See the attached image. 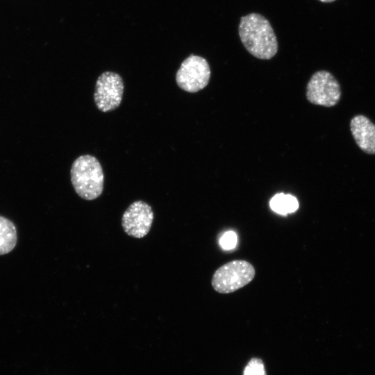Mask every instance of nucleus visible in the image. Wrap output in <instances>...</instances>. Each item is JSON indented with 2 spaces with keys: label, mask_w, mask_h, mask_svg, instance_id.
Returning <instances> with one entry per match:
<instances>
[{
  "label": "nucleus",
  "mask_w": 375,
  "mask_h": 375,
  "mask_svg": "<svg viewBox=\"0 0 375 375\" xmlns=\"http://www.w3.org/2000/svg\"><path fill=\"white\" fill-rule=\"evenodd\" d=\"M210 73L207 60L201 56L192 54L181 64L176 74V81L181 89L194 93L208 85Z\"/></svg>",
  "instance_id": "obj_5"
},
{
  "label": "nucleus",
  "mask_w": 375,
  "mask_h": 375,
  "mask_svg": "<svg viewBox=\"0 0 375 375\" xmlns=\"http://www.w3.org/2000/svg\"><path fill=\"white\" fill-rule=\"evenodd\" d=\"M306 98L312 104L333 107L341 98L340 85L331 72L317 71L312 75L307 84Z\"/></svg>",
  "instance_id": "obj_4"
},
{
  "label": "nucleus",
  "mask_w": 375,
  "mask_h": 375,
  "mask_svg": "<svg viewBox=\"0 0 375 375\" xmlns=\"http://www.w3.org/2000/svg\"><path fill=\"white\" fill-rule=\"evenodd\" d=\"M237 242L236 234L233 231L225 233L220 238L219 244L226 250H230L235 247Z\"/></svg>",
  "instance_id": "obj_12"
},
{
  "label": "nucleus",
  "mask_w": 375,
  "mask_h": 375,
  "mask_svg": "<svg viewBox=\"0 0 375 375\" xmlns=\"http://www.w3.org/2000/svg\"><path fill=\"white\" fill-rule=\"evenodd\" d=\"M238 32L244 47L254 57L269 60L277 53L276 36L263 15L253 12L242 17Z\"/></svg>",
  "instance_id": "obj_1"
},
{
  "label": "nucleus",
  "mask_w": 375,
  "mask_h": 375,
  "mask_svg": "<svg viewBox=\"0 0 375 375\" xmlns=\"http://www.w3.org/2000/svg\"><path fill=\"white\" fill-rule=\"evenodd\" d=\"M122 76L113 72H104L97 78L94 100L97 108L103 112L112 111L119 107L124 92Z\"/></svg>",
  "instance_id": "obj_6"
},
{
  "label": "nucleus",
  "mask_w": 375,
  "mask_h": 375,
  "mask_svg": "<svg viewBox=\"0 0 375 375\" xmlns=\"http://www.w3.org/2000/svg\"><path fill=\"white\" fill-rule=\"evenodd\" d=\"M243 375H267L262 360L258 358H251L244 367Z\"/></svg>",
  "instance_id": "obj_11"
},
{
  "label": "nucleus",
  "mask_w": 375,
  "mask_h": 375,
  "mask_svg": "<svg viewBox=\"0 0 375 375\" xmlns=\"http://www.w3.org/2000/svg\"><path fill=\"white\" fill-rule=\"evenodd\" d=\"M17 240L15 225L10 219L0 215V255L10 252Z\"/></svg>",
  "instance_id": "obj_9"
},
{
  "label": "nucleus",
  "mask_w": 375,
  "mask_h": 375,
  "mask_svg": "<svg viewBox=\"0 0 375 375\" xmlns=\"http://www.w3.org/2000/svg\"><path fill=\"white\" fill-rule=\"evenodd\" d=\"M252 264L244 260H235L219 267L213 274L211 285L222 294H229L249 284L255 277Z\"/></svg>",
  "instance_id": "obj_3"
},
{
  "label": "nucleus",
  "mask_w": 375,
  "mask_h": 375,
  "mask_svg": "<svg viewBox=\"0 0 375 375\" xmlns=\"http://www.w3.org/2000/svg\"><path fill=\"white\" fill-rule=\"evenodd\" d=\"M269 205L274 212L282 215L293 212L299 208L295 197L283 193L274 195L270 200Z\"/></svg>",
  "instance_id": "obj_10"
},
{
  "label": "nucleus",
  "mask_w": 375,
  "mask_h": 375,
  "mask_svg": "<svg viewBox=\"0 0 375 375\" xmlns=\"http://www.w3.org/2000/svg\"><path fill=\"white\" fill-rule=\"evenodd\" d=\"M350 131L358 147L365 153L375 154V124L363 115L350 121Z\"/></svg>",
  "instance_id": "obj_8"
},
{
  "label": "nucleus",
  "mask_w": 375,
  "mask_h": 375,
  "mask_svg": "<svg viewBox=\"0 0 375 375\" xmlns=\"http://www.w3.org/2000/svg\"><path fill=\"white\" fill-rule=\"evenodd\" d=\"M70 174L72 185L80 197L94 200L101 194L104 175L94 156L87 154L77 158L72 163Z\"/></svg>",
  "instance_id": "obj_2"
},
{
  "label": "nucleus",
  "mask_w": 375,
  "mask_h": 375,
  "mask_svg": "<svg viewBox=\"0 0 375 375\" xmlns=\"http://www.w3.org/2000/svg\"><path fill=\"white\" fill-rule=\"evenodd\" d=\"M319 1H320L322 2H324V3H331V2H333V1H334L335 0H319Z\"/></svg>",
  "instance_id": "obj_13"
},
{
  "label": "nucleus",
  "mask_w": 375,
  "mask_h": 375,
  "mask_svg": "<svg viewBox=\"0 0 375 375\" xmlns=\"http://www.w3.org/2000/svg\"><path fill=\"white\" fill-rule=\"evenodd\" d=\"M153 217L149 204L141 200L135 201L124 211L122 217V226L128 235L142 238L149 232Z\"/></svg>",
  "instance_id": "obj_7"
}]
</instances>
